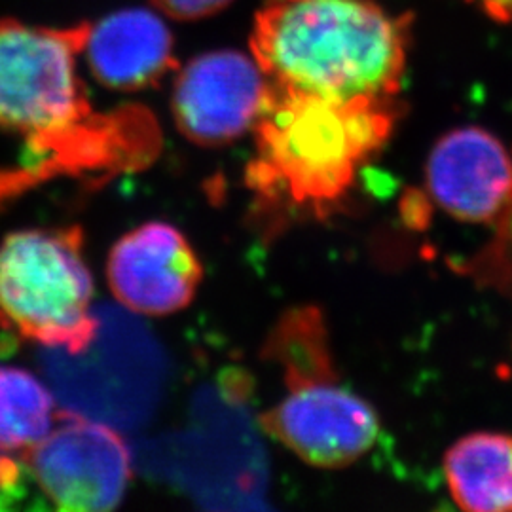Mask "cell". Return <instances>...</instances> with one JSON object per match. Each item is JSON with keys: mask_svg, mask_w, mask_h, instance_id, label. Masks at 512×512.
Instances as JSON below:
<instances>
[{"mask_svg": "<svg viewBox=\"0 0 512 512\" xmlns=\"http://www.w3.org/2000/svg\"><path fill=\"white\" fill-rule=\"evenodd\" d=\"M90 27L0 19V131L61 169H128L152 156L158 131L145 110L93 109L76 67Z\"/></svg>", "mask_w": 512, "mask_h": 512, "instance_id": "cell-1", "label": "cell"}, {"mask_svg": "<svg viewBox=\"0 0 512 512\" xmlns=\"http://www.w3.org/2000/svg\"><path fill=\"white\" fill-rule=\"evenodd\" d=\"M262 429L311 467L342 469L380 437V416L334 378L289 385V395L262 412Z\"/></svg>", "mask_w": 512, "mask_h": 512, "instance_id": "cell-6", "label": "cell"}, {"mask_svg": "<svg viewBox=\"0 0 512 512\" xmlns=\"http://www.w3.org/2000/svg\"><path fill=\"white\" fill-rule=\"evenodd\" d=\"M203 268L179 228L145 222L118 239L107 260L110 293L129 311L164 317L184 310L198 293Z\"/></svg>", "mask_w": 512, "mask_h": 512, "instance_id": "cell-8", "label": "cell"}, {"mask_svg": "<svg viewBox=\"0 0 512 512\" xmlns=\"http://www.w3.org/2000/svg\"><path fill=\"white\" fill-rule=\"evenodd\" d=\"M78 226L29 228L0 243V327L67 353H84L99 332L93 277Z\"/></svg>", "mask_w": 512, "mask_h": 512, "instance_id": "cell-4", "label": "cell"}, {"mask_svg": "<svg viewBox=\"0 0 512 512\" xmlns=\"http://www.w3.org/2000/svg\"><path fill=\"white\" fill-rule=\"evenodd\" d=\"M427 188L440 207L461 222L486 224L512 198V158L486 129L467 126L444 137L427 160Z\"/></svg>", "mask_w": 512, "mask_h": 512, "instance_id": "cell-9", "label": "cell"}, {"mask_svg": "<svg viewBox=\"0 0 512 512\" xmlns=\"http://www.w3.org/2000/svg\"><path fill=\"white\" fill-rule=\"evenodd\" d=\"M82 54L93 78L116 92L158 86L177 67L171 31L145 8L120 10L92 25Z\"/></svg>", "mask_w": 512, "mask_h": 512, "instance_id": "cell-10", "label": "cell"}, {"mask_svg": "<svg viewBox=\"0 0 512 512\" xmlns=\"http://www.w3.org/2000/svg\"><path fill=\"white\" fill-rule=\"evenodd\" d=\"M274 355L285 366L287 384L334 378L321 315L298 310L281 321L272 336Z\"/></svg>", "mask_w": 512, "mask_h": 512, "instance_id": "cell-13", "label": "cell"}, {"mask_svg": "<svg viewBox=\"0 0 512 512\" xmlns=\"http://www.w3.org/2000/svg\"><path fill=\"white\" fill-rule=\"evenodd\" d=\"M59 418L48 387L29 370L0 365V454H23L44 439Z\"/></svg>", "mask_w": 512, "mask_h": 512, "instance_id": "cell-12", "label": "cell"}, {"mask_svg": "<svg viewBox=\"0 0 512 512\" xmlns=\"http://www.w3.org/2000/svg\"><path fill=\"white\" fill-rule=\"evenodd\" d=\"M410 16L370 0H264L251 54L279 86L329 99L397 97Z\"/></svg>", "mask_w": 512, "mask_h": 512, "instance_id": "cell-2", "label": "cell"}, {"mask_svg": "<svg viewBox=\"0 0 512 512\" xmlns=\"http://www.w3.org/2000/svg\"><path fill=\"white\" fill-rule=\"evenodd\" d=\"M29 476L52 507L65 512L112 511L131 480V456L109 425L59 410L54 429L21 454Z\"/></svg>", "mask_w": 512, "mask_h": 512, "instance_id": "cell-5", "label": "cell"}, {"mask_svg": "<svg viewBox=\"0 0 512 512\" xmlns=\"http://www.w3.org/2000/svg\"><path fill=\"white\" fill-rule=\"evenodd\" d=\"M268 88L255 57L219 50L188 61L175 78L171 110L188 141L224 147L255 126Z\"/></svg>", "mask_w": 512, "mask_h": 512, "instance_id": "cell-7", "label": "cell"}, {"mask_svg": "<svg viewBox=\"0 0 512 512\" xmlns=\"http://www.w3.org/2000/svg\"><path fill=\"white\" fill-rule=\"evenodd\" d=\"M452 499L469 512L512 511V437L480 431L456 440L444 456Z\"/></svg>", "mask_w": 512, "mask_h": 512, "instance_id": "cell-11", "label": "cell"}, {"mask_svg": "<svg viewBox=\"0 0 512 512\" xmlns=\"http://www.w3.org/2000/svg\"><path fill=\"white\" fill-rule=\"evenodd\" d=\"M397 122L395 97L329 99L268 80L256 118L247 183L325 209L346 196L359 167L384 147Z\"/></svg>", "mask_w": 512, "mask_h": 512, "instance_id": "cell-3", "label": "cell"}, {"mask_svg": "<svg viewBox=\"0 0 512 512\" xmlns=\"http://www.w3.org/2000/svg\"><path fill=\"white\" fill-rule=\"evenodd\" d=\"M156 10L181 21H196L222 12L234 0H150Z\"/></svg>", "mask_w": 512, "mask_h": 512, "instance_id": "cell-14", "label": "cell"}, {"mask_svg": "<svg viewBox=\"0 0 512 512\" xmlns=\"http://www.w3.org/2000/svg\"><path fill=\"white\" fill-rule=\"evenodd\" d=\"M499 23H512V0H467Z\"/></svg>", "mask_w": 512, "mask_h": 512, "instance_id": "cell-15", "label": "cell"}]
</instances>
